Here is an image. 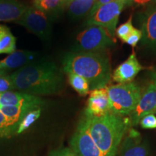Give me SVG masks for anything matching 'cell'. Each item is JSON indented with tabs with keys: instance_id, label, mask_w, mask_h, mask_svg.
<instances>
[{
	"instance_id": "6da1fadb",
	"label": "cell",
	"mask_w": 156,
	"mask_h": 156,
	"mask_svg": "<svg viewBox=\"0 0 156 156\" xmlns=\"http://www.w3.org/2000/svg\"><path fill=\"white\" fill-rule=\"evenodd\" d=\"M15 89L34 95H53L63 90V73L53 62L41 60L26 64L10 75Z\"/></svg>"
},
{
	"instance_id": "83f0119b",
	"label": "cell",
	"mask_w": 156,
	"mask_h": 156,
	"mask_svg": "<svg viewBox=\"0 0 156 156\" xmlns=\"http://www.w3.org/2000/svg\"><path fill=\"white\" fill-rule=\"evenodd\" d=\"M154 4V0H126V6L132 7H146Z\"/></svg>"
},
{
	"instance_id": "1f68e13d",
	"label": "cell",
	"mask_w": 156,
	"mask_h": 156,
	"mask_svg": "<svg viewBox=\"0 0 156 156\" xmlns=\"http://www.w3.org/2000/svg\"><path fill=\"white\" fill-rule=\"evenodd\" d=\"M62 4H63V5L64 6V7H66V6L67 5V4L69 2L70 0H61Z\"/></svg>"
},
{
	"instance_id": "d6986e66",
	"label": "cell",
	"mask_w": 156,
	"mask_h": 156,
	"mask_svg": "<svg viewBox=\"0 0 156 156\" xmlns=\"http://www.w3.org/2000/svg\"><path fill=\"white\" fill-rule=\"evenodd\" d=\"M33 6L44 12L51 20L57 17L65 8L61 0H34Z\"/></svg>"
},
{
	"instance_id": "ac0fdd59",
	"label": "cell",
	"mask_w": 156,
	"mask_h": 156,
	"mask_svg": "<svg viewBox=\"0 0 156 156\" xmlns=\"http://www.w3.org/2000/svg\"><path fill=\"white\" fill-rule=\"evenodd\" d=\"M35 108H30L28 107L20 106H0V112L6 116L10 126L15 130H17L18 126L25 115L31 110Z\"/></svg>"
},
{
	"instance_id": "7c38bea8",
	"label": "cell",
	"mask_w": 156,
	"mask_h": 156,
	"mask_svg": "<svg viewBox=\"0 0 156 156\" xmlns=\"http://www.w3.org/2000/svg\"><path fill=\"white\" fill-rule=\"evenodd\" d=\"M144 69L145 67L138 61L134 51H132L127 59L114 70L112 78L119 84L131 83L140 72Z\"/></svg>"
},
{
	"instance_id": "52a82bcc",
	"label": "cell",
	"mask_w": 156,
	"mask_h": 156,
	"mask_svg": "<svg viewBox=\"0 0 156 156\" xmlns=\"http://www.w3.org/2000/svg\"><path fill=\"white\" fill-rule=\"evenodd\" d=\"M15 23L25 27L43 41H48L51 35V19L34 6L28 7L22 17Z\"/></svg>"
},
{
	"instance_id": "5b68a950",
	"label": "cell",
	"mask_w": 156,
	"mask_h": 156,
	"mask_svg": "<svg viewBox=\"0 0 156 156\" xmlns=\"http://www.w3.org/2000/svg\"><path fill=\"white\" fill-rule=\"evenodd\" d=\"M73 51L98 52L114 46L115 41L108 31L101 26H88L77 36Z\"/></svg>"
},
{
	"instance_id": "9c48e42d",
	"label": "cell",
	"mask_w": 156,
	"mask_h": 156,
	"mask_svg": "<svg viewBox=\"0 0 156 156\" xmlns=\"http://www.w3.org/2000/svg\"><path fill=\"white\" fill-rule=\"evenodd\" d=\"M156 112V86L152 83L148 85L145 93L142 95L139 102L129 114L132 126L138 124L146 115L155 114Z\"/></svg>"
},
{
	"instance_id": "9a60e30c",
	"label": "cell",
	"mask_w": 156,
	"mask_h": 156,
	"mask_svg": "<svg viewBox=\"0 0 156 156\" xmlns=\"http://www.w3.org/2000/svg\"><path fill=\"white\" fill-rule=\"evenodd\" d=\"M38 57V54L25 50H16L7 57L0 60V72L7 73L11 69H20L30 64Z\"/></svg>"
},
{
	"instance_id": "2e32d148",
	"label": "cell",
	"mask_w": 156,
	"mask_h": 156,
	"mask_svg": "<svg viewBox=\"0 0 156 156\" xmlns=\"http://www.w3.org/2000/svg\"><path fill=\"white\" fill-rule=\"evenodd\" d=\"M28 8L19 0H0V22H16Z\"/></svg>"
},
{
	"instance_id": "cb8c5ba5",
	"label": "cell",
	"mask_w": 156,
	"mask_h": 156,
	"mask_svg": "<svg viewBox=\"0 0 156 156\" xmlns=\"http://www.w3.org/2000/svg\"><path fill=\"white\" fill-rule=\"evenodd\" d=\"M15 90L10 75L5 72H0V93L13 91Z\"/></svg>"
},
{
	"instance_id": "5bb4252c",
	"label": "cell",
	"mask_w": 156,
	"mask_h": 156,
	"mask_svg": "<svg viewBox=\"0 0 156 156\" xmlns=\"http://www.w3.org/2000/svg\"><path fill=\"white\" fill-rule=\"evenodd\" d=\"M142 44L156 51V6L144 14L141 22Z\"/></svg>"
},
{
	"instance_id": "277c9868",
	"label": "cell",
	"mask_w": 156,
	"mask_h": 156,
	"mask_svg": "<svg viewBox=\"0 0 156 156\" xmlns=\"http://www.w3.org/2000/svg\"><path fill=\"white\" fill-rule=\"evenodd\" d=\"M106 90L112 114L122 116L133 112L142 96L140 85L134 82L108 85Z\"/></svg>"
},
{
	"instance_id": "30bf717a",
	"label": "cell",
	"mask_w": 156,
	"mask_h": 156,
	"mask_svg": "<svg viewBox=\"0 0 156 156\" xmlns=\"http://www.w3.org/2000/svg\"><path fill=\"white\" fill-rule=\"evenodd\" d=\"M109 114L112 112L106 87L91 90L87 100L85 116L101 117Z\"/></svg>"
},
{
	"instance_id": "f546056e",
	"label": "cell",
	"mask_w": 156,
	"mask_h": 156,
	"mask_svg": "<svg viewBox=\"0 0 156 156\" xmlns=\"http://www.w3.org/2000/svg\"><path fill=\"white\" fill-rule=\"evenodd\" d=\"M112 1H114V0H96V2H95V5H94V6H93L92 9H91L90 12L88 16H90L91 15H93V13H94L96 11L97 9H98L100 7H101L102 5H106V4L111 2H112Z\"/></svg>"
},
{
	"instance_id": "d6a6232c",
	"label": "cell",
	"mask_w": 156,
	"mask_h": 156,
	"mask_svg": "<svg viewBox=\"0 0 156 156\" xmlns=\"http://www.w3.org/2000/svg\"><path fill=\"white\" fill-rule=\"evenodd\" d=\"M48 156H58V154H57V152H56V151H53L51 153V154Z\"/></svg>"
},
{
	"instance_id": "e0dca14e",
	"label": "cell",
	"mask_w": 156,
	"mask_h": 156,
	"mask_svg": "<svg viewBox=\"0 0 156 156\" xmlns=\"http://www.w3.org/2000/svg\"><path fill=\"white\" fill-rule=\"evenodd\" d=\"M96 0H70L66 6L68 15L73 19H79L89 15Z\"/></svg>"
},
{
	"instance_id": "e575fe53",
	"label": "cell",
	"mask_w": 156,
	"mask_h": 156,
	"mask_svg": "<svg viewBox=\"0 0 156 156\" xmlns=\"http://www.w3.org/2000/svg\"><path fill=\"white\" fill-rule=\"evenodd\" d=\"M0 102H1V93H0ZM0 106H1V103H0Z\"/></svg>"
},
{
	"instance_id": "f1b7e54d",
	"label": "cell",
	"mask_w": 156,
	"mask_h": 156,
	"mask_svg": "<svg viewBox=\"0 0 156 156\" xmlns=\"http://www.w3.org/2000/svg\"><path fill=\"white\" fill-rule=\"evenodd\" d=\"M58 156H78L72 148L64 147L56 151Z\"/></svg>"
},
{
	"instance_id": "4dcf8cb0",
	"label": "cell",
	"mask_w": 156,
	"mask_h": 156,
	"mask_svg": "<svg viewBox=\"0 0 156 156\" xmlns=\"http://www.w3.org/2000/svg\"><path fill=\"white\" fill-rule=\"evenodd\" d=\"M150 75H151V78L152 81H153V83L156 86V69L154 70L153 72H151Z\"/></svg>"
},
{
	"instance_id": "836d02e7",
	"label": "cell",
	"mask_w": 156,
	"mask_h": 156,
	"mask_svg": "<svg viewBox=\"0 0 156 156\" xmlns=\"http://www.w3.org/2000/svg\"><path fill=\"white\" fill-rule=\"evenodd\" d=\"M153 5H155L156 6V0H154V4Z\"/></svg>"
},
{
	"instance_id": "7a4b0ae2",
	"label": "cell",
	"mask_w": 156,
	"mask_h": 156,
	"mask_svg": "<svg viewBox=\"0 0 156 156\" xmlns=\"http://www.w3.org/2000/svg\"><path fill=\"white\" fill-rule=\"evenodd\" d=\"M62 71L86 79L90 90L108 86L112 73L108 58L101 51H72L62 60Z\"/></svg>"
},
{
	"instance_id": "8992f818",
	"label": "cell",
	"mask_w": 156,
	"mask_h": 156,
	"mask_svg": "<svg viewBox=\"0 0 156 156\" xmlns=\"http://www.w3.org/2000/svg\"><path fill=\"white\" fill-rule=\"evenodd\" d=\"M125 5L126 0H114L103 5L93 15L88 16L85 25L87 26L103 27L114 37L116 34L119 18Z\"/></svg>"
},
{
	"instance_id": "44dd1931",
	"label": "cell",
	"mask_w": 156,
	"mask_h": 156,
	"mask_svg": "<svg viewBox=\"0 0 156 156\" xmlns=\"http://www.w3.org/2000/svg\"><path fill=\"white\" fill-rule=\"evenodd\" d=\"M69 85L81 96H85L90 93V85L86 79L75 73H67Z\"/></svg>"
},
{
	"instance_id": "ffe728a7",
	"label": "cell",
	"mask_w": 156,
	"mask_h": 156,
	"mask_svg": "<svg viewBox=\"0 0 156 156\" xmlns=\"http://www.w3.org/2000/svg\"><path fill=\"white\" fill-rule=\"evenodd\" d=\"M16 51V38L7 25L0 24V54H10Z\"/></svg>"
},
{
	"instance_id": "ba28073f",
	"label": "cell",
	"mask_w": 156,
	"mask_h": 156,
	"mask_svg": "<svg viewBox=\"0 0 156 156\" xmlns=\"http://www.w3.org/2000/svg\"><path fill=\"white\" fill-rule=\"evenodd\" d=\"M70 146L78 156H105L95 143L83 120L70 140Z\"/></svg>"
},
{
	"instance_id": "603a6c76",
	"label": "cell",
	"mask_w": 156,
	"mask_h": 156,
	"mask_svg": "<svg viewBox=\"0 0 156 156\" xmlns=\"http://www.w3.org/2000/svg\"><path fill=\"white\" fill-rule=\"evenodd\" d=\"M134 28H135L132 25V16L131 15L129 18L126 20V22L123 23L122 25H121L119 27L116 28V34L121 41L124 42L126 38L129 36V35L131 34Z\"/></svg>"
},
{
	"instance_id": "3957f363",
	"label": "cell",
	"mask_w": 156,
	"mask_h": 156,
	"mask_svg": "<svg viewBox=\"0 0 156 156\" xmlns=\"http://www.w3.org/2000/svg\"><path fill=\"white\" fill-rule=\"evenodd\" d=\"M87 131L105 156H115L122 139L131 125L129 119L109 114L83 119Z\"/></svg>"
},
{
	"instance_id": "4316f807",
	"label": "cell",
	"mask_w": 156,
	"mask_h": 156,
	"mask_svg": "<svg viewBox=\"0 0 156 156\" xmlns=\"http://www.w3.org/2000/svg\"><path fill=\"white\" fill-rule=\"evenodd\" d=\"M140 124L143 129H156V116L154 114L146 115L142 118Z\"/></svg>"
},
{
	"instance_id": "d4e9b609",
	"label": "cell",
	"mask_w": 156,
	"mask_h": 156,
	"mask_svg": "<svg viewBox=\"0 0 156 156\" xmlns=\"http://www.w3.org/2000/svg\"><path fill=\"white\" fill-rule=\"evenodd\" d=\"M15 132L16 130L12 127L6 116L0 112V137L9 136Z\"/></svg>"
},
{
	"instance_id": "d590c367",
	"label": "cell",
	"mask_w": 156,
	"mask_h": 156,
	"mask_svg": "<svg viewBox=\"0 0 156 156\" xmlns=\"http://www.w3.org/2000/svg\"><path fill=\"white\" fill-rule=\"evenodd\" d=\"M155 113H156V112H155Z\"/></svg>"
},
{
	"instance_id": "7402d4cb",
	"label": "cell",
	"mask_w": 156,
	"mask_h": 156,
	"mask_svg": "<svg viewBox=\"0 0 156 156\" xmlns=\"http://www.w3.org/2000/svg\"><path fill=\"white\" fill-rule=\"evenodd\" d=\"M41 108H35L34 110H31L30 112H29L28 114L23 117L22 121L20 123L16 133L19 134L25 131L27 129L30 127L41 116Z\"/></svg>"
},
{
	"instance_id": "4fadbf2b",
	"label": "cell",
	"mask_w": 156,
	"mask_h": 156,
	"mask_svg": "<svg viewBox=\"0 0 156 156\" xmlns=\"http://www.w3.org/2000/svg\"><path fill=\"white\" fill-rule=\"evenodd\" d=\"M1 106H20L30 108H40L44 101L36 95L23 92L7 91L1 93Z\"/></svg>"
},
{
	"instance_id": "8fae6325",
	"label": "cell",
	"mask_w": 156,
	"mask_h": 156,
	"mask_svg": "<svg viewBox=\"0 0 156 156\" xmlns=\"http://www.w3.org/2000/svg\"><path fill=\"white\" fill-rule=\"evenodd\" d=\"M120 156H150L149 145L139 132L131 129L122 142Z\"/></svg>"
},
{
	"instance_id": "484cf974",
	"label": "cell",
	"mask_w": 156,
	"mask_h": 156,
	"mask_svg": "<svg viewBox=\"0 0 156 156\" xmlns=\"http://www.w3.org/2000/svg\"><path fill=\"white\" fill-rule=\"evenodd\" d=\"M142 33L141 30H139L137 28H134L132 32L129 35V36L126 38L124 43H126L129 46H131L132 48L135 47L138 43L142 39Z\"/></svg>"
}]
</instances>
